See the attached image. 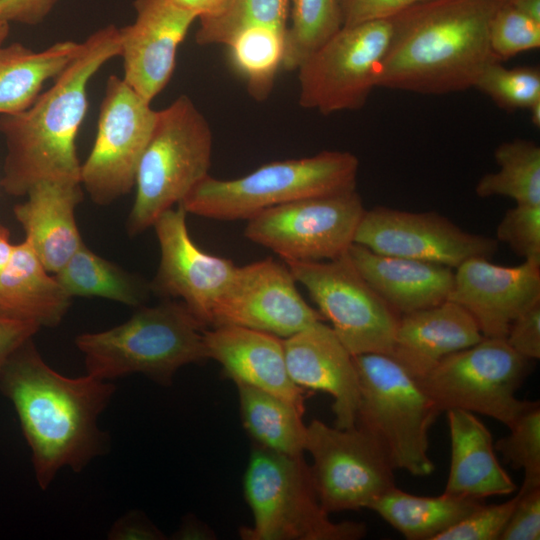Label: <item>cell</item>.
<instances>
[{
    "instance_id": "1",
    "label": "cell",
    "mask_w": 540,
    "mask_h": 540,
    "mask_svg": "<svg viewBox=\"0 0 540 540\" xmlns=\"http://www.w3.org/2000/svg\"><path fill=\"white\" fill-rule=\"evenodd\" d=\"M116 387L89 374L66 377L41 357L32 338L0 370V393L14 407L31 450L36 481L46 490L57 472H81L108 448L98 418Z\"/></svg>"
},
{
    "instance_id": "2",
    "label": "cell",
    "mask_w": 540,
    "mask_h": 540,
    "mask_svg": "<svg viewBox=\"0 0 540 540\" xmlns=\"http://www.w3.org/2000/svg\"><path fill=\"white\" fill-rule=\"evenodd\" d=\"M506 1L422 0L394 15L377 87L427 95L474 87L497 60L489 29Z\"/></svg>"
},
{
    "instance_id": "3",
    "label": "cell",
    "mask_w": 540,
    "mask_h": 540,
    "mask_svg": "<svg viewBox=\"0 0 540 540\" xmlns=\"http://www.w3.org/2000/svg\"><path fill=\"white\" fill-rule=\"evenodd\" d=\"M120 50V28L96 30L27 109L0 115L7 148L0 186L7 194L26 196L42 181L81 183L76 137L88 107V84Z\"/></svg>"
},
{
    "instance_id": "4",
    "label": "cell",
    "mask_w": 540,
    "mask_h": 540,
    "mask_svg": "<svg viewBox=\"0 0 540 540\" xmlns=\"http://www.w3.org/2000/svg\"><path fill=\"white\" fill-rule=\"evenodd\" d=\"M205 328L182 301L164 299L113 328L78 335L75 344L86 374L108 381L141 373L168 386L181 367L208 359Z\"/></svg>"
},
{
    "instance_id": "5",
    "label": "cell",
    "mask_w": 540,
    "mask_h": 540,
    "mask_svg": "<svg viewBox=\"0 0 540 540\" xmlns=\"http://www.w3.org/2000/svg\"><path fill=\"white\" fill-rule=\"evenodd\" d=\"M358 158L347 151L264 164L236 179L210 175L180 203L187 213L222 220H248L292 201L356 189Z\"/></svg>"
},
{
    "instance_id": "6",
    "label": "cell",
    "mask_w": 540,
    "mask_h": 540,
    "mask_svg": "<svg viewBox=\"0 0 540 540\" xmlns=\"http://www.w3.org/2000/svg\"><path fill=\"white\" fill-rule=\"evenodd\" d=\"M212 146L210 125L188 96L156 112L136 172V195L127 220L131 237L152 227L209 175Z\"/></svg>"
},
{
    "instance_id": "7",
    "label": "cell",
    "mask_w": 540,
    "mask_h": 540,
    "mask_svg": "<svg viewBox=\"0 0 540 540\" xmlns=\"http://www.w3.org/2000/svg\"><path fill=\"white\" fill-rule=\"evenodd\" d=\"M253 525L244 540H356L364 523L333 522L320 505L303 455L291 456L254 444L244 476Z\"/></svg>"
},
{
    "instance_id": "8",
    "label": "cell",
    "mask_w": 540,
    "mask_h": 540,
    "mask_svg": "<svg viewBox=\"0 0 540 540\" xmlns=\"http://www.w3.org/2000/svg\"><path fill=\"white\" fill-rule=\"evenodd\" d=\"M359 403L356 424L382 446L394 469L414 476L430 475L428 431L441 413L418 378L393 356L354 355Z\"/></svg>"
},
{
    "instance_id": "9",
    "label": "cell",
    "mask_w": 540,
    "mask_h": 540,
    "mask_svg": "<svg viewBox=\"0 0 540 540\" xmlns=\"http://www.w3.org/2000/svg\"><path fill=\"white\" fill-rule=\"evenodd\" d=\"M528 361L504 338L484 337L443 358L419 381L440 412L461 409L488 416L509 428L537 402L516 397L527 375Z\"/></svg>"
},
{
    "instance_id": "10",
    "label": "cell",
    "mask_w": 540,
    "mask_h": 540,
    "mask_svg": "<svg viewBox=\"0 0 540 540\" xmlns=\"http://www.w3.org/2000/svg\"><path fill=\"white\" fill-rule=\"evenodd\" d=\"M390 37L389 19L342 26L297 68L299 104L323 115L362 108L377 87Z\"/></svg>"
},
{
    "instance_id": "11",
    "label": "cell",
    "mask_w": 540,
    "mask_h": 540,
    "mask_svg": "<svg viewBox=\"0 0 540 540\" xmlns=\"http://www.w3.org/2000/svg\"><path fill=\"white\" fill-rule=\"evenodd\" d=\"M284 262L353 356L391 355L400 316L359 274L347 252L332 260Z\"/></svg>"
},
{
    "instance_id": "12",
    "label": "cell",
    "mask_w": 540,
    "mask_h": 540,
    "mask_svg": "<svg viewBox=\"0 0 540 540\" xmlns=\"http://www.w3.org/2000/svg\"><path fill=\"white\" fill-rule=\"evenodd\" d=\"M305 451L312 456V482L327 514L369 508L396 486L395 469L382 446L357 424L340 429L312 420Z\"/></svg>"
},
{
    "instance_id": "13",
    "label": "cell",
    "mask_w": 540,
    "mask_h": 540,
    "mask_svg": "<svg viewBox=\"0 0 540 540\" xmlns=\"http://www.w3.org/2000/svg\"><path fill=\"white\" fill-rule=\"evenodd\" d=\"M365 210L356 189L304 198L251 217L244 235L284 261L332 260L354 243Z\"/></svg>"
},
{
    "instance_id": "14",
    "label": "cell",
    "mask_w": 540,
    "mask_h": 540,
    "mask_svg": "<svg viewBox=\"0 0 540 540\" xmlns=\"http://www.w3.org/2000/svg\"><path fill=\"white\" fill-rule=\"evenodd\" d=\"M156 112L123 78H108L95 141L81 164V185L95 204L110 205L135 186Z\"/></svg>"
},
{
    "instance_id": "15",
    "label": "cell",
    "mask_w": 540,
    "mask_h": 540,
    "mask_svg": "<svg viewBox=\"0 0 540 540\" xmlns=\"http://www.w3.org/2000/svg\"><path fill=\"white\" fill-rule=\"evenodd\" d=\"M354 243L390 256L416 259L456 269L473 257L490 259L495 238L467 232L436 212H410L385 206L365 210Z\"/></svg>"
},
{
    "instance_id": "16",
    "label": "cell",
    "mask_w": 540,
    "mask_h": 540,
    "mask_svg": "<svg viewBox=\"0 0 540 540\" xmlns=\"http://www.w3.org/2000/svg\"><path fill=\"white\" fill-rule=\"evenodd\" d=\"M323 320L301 296L286 263L268 257L236 267L210 327L235 325L286 339Z\"/></svg>"
},
{
    "instance_id": "17",
    "label": "cell",
    "mask_w": 540,
    "mask_h": 540,
    "mask_svg": "<svg viewBox=\"0 0 540 540\" xmlns=\"http://www.w3.org/2000/svg\"><path fill=\"white\" fill-rule=\"evenodd\" d=\"M187 214L179 204L163 212L152 226L160 262L150 289L163 299H180L205 327H210L213 309L237 266L229 259L204 252L193 242Z\"/></svg>"
},
{
    "instance_id": "18",
    "label": "cell",
    "mask_w": 540,
    "mask_h": 540,
    "mask_svg": "<svg viewBox=\"0 0 540 540\" xmlns=\"http://www.w3.org/2000/svg\"><path fill=\"white\" fill-rule=\"evenodd\" d=\"M448 300L471 314L484 337L505 339L511 323L540 301V262L508 267L470 258L454 271Z\"/></svg>"
},
{
    "instance_id": "19",
    "label": "cell",
    "mask_w": 540,
    "mask_h": 540,
    "mask_svg": "<svg viewBox=\"0 0 540 540\" xmlns=\"http://www.w3.org/2000/svg\"><path fill=\"white\" fill-rule=\"evenodd\" d=\"M135 21L120 28L123 80L150 102L172 77L176 54L198 18L170 0H135Z\"/></svg>"
},
{
    "instance_id": "20",
    "label": "cell",
    "mask_w": 540,
    "mask_h": 540,
    "mask_svg": "<svg viewBox=\"0 0 540 540\" xmlns=\"http://www.w3.org/2000/svg\"><path fill=\"white\" fill-rule=\"evenodd\" d=\"M283 346L291 380L301 388L331 395L335 427L355 426L359 403L358 374L353 355L332 328L318 321L283 339Z\"/></svg>"
},
{
    "instance_id": "21",
    "label": "cell",
    "mask_w": 540,
    "mask_h": 540,
    "mask_svg": "<svg viewBox=\"0 0 540 540\" xmlns=\"http://www.w3.org/2000/svg\"><path fill=\"white\" fill-rule=\"evenodd\" d=\"M203 337L208 359L216 360L235 384L271 393L304 414V391L288 374L283 339L235 325L205 329Z\"/></svg>"
},
{
    "instance_id": "22",
    "label": "cell",
    "mask_w": 540,
    "mask_h": 540,
    "mask_svg": "<svg viewBox=\"0 0 540 540\" xmlns=\"http://www.w3.org/2000/svg\"><path fill=\"white\" fill-rule=\"evenodd\" d=\"M26 196L15 205V218L44 268L56 274L84 243L75 219L81 183L42 181Z\"/></svg>"
},
{
    "instance_id": "23",
    "label": "cell",
    "mask_w": 540,
    "mask_h": 540,
    "mask_svg": "<svg viewBox=\"0 0 540 540\" xmlns=\"http://www.w3.org/2000/svg\"><path fill=\"white\" fill-rule=\"evenodd\" d=\"M347 256L399 316L448 300L453 288L454 271L445 265L379 254L356 243Z\"/></svg>"
},
{
    "instance_id": "24",
    "label": "cell",
    "mask_w": 540,
    "mask_h": 540,
    "mask_svg": "<svg viewBox=\"0 0 540 540\" xmlns=\"http://www.w3.org/2000/svg\"><path fill=\"white\" fill-rule=\"evenodd\" d=\"M483 338L471 314L446 300L399 317L391 356L420 379L443 358Z\"/></svg>"
},
{
    "instance_id": "25",
    "label": "cell",
    "mask_w": 540,
    "mask_h": 540,
    "mask_svg": "<svg viewBox=\"0 0 540 540\" xmlns=\"http://www.w3.org/2000/svg\"><path fill=\"white\" fill-rule=\"evenodd\" d=\"M451 461L444 493L482 500L517 488L500 465L491 432L473 413L447 410Z\"/></svg>"
},
{
    "instance_id": "26",
    "label": "cell",
    "mask_w": 540,
    "mask_h": 540,
    "mask_svg": "<svg viewBox=\"0 0 540 540\" xmlns=\"http://www.w3.org/2000/svg\"><path fill=\"white\" fill-rule=\"evenodd\" d=\"M69 296L24 239L0 272V318L57 326L71 305Z\"/></svg>"
},
{
    "instance_id": "27",
    "label": "cell",
    "mask_w": 540,
    "mask_h": 540,
    "mask_svg": "<svg viewBox=\"0 0 540 540\" xmlns=\"http://www.w3.org/2000/svg\"><path fill=\"white\" fill-rule=\"evenodd\" d=\"M81 43L57 42L41 51L21 43L0 45V115L27 109L43 84L55 78L77 55Z\"/></svg>"
},
{
    "instance_id": "28",
    "label": "cell",
    "mask_w": 540,
    "mask_h": 540,
    "mask_svg": "<svg viewBox=\"0 0 540 540\" xmlns=\"http://www.w3.org/2000/svg\"><path fill=\"white\" fill-rule=\"evenodd\" d=\"M482 504L481 500L450 495L418 496L396 486L369 507L408 540H434Z\"/></svg>"
},
{
    "instance_id": "29",
    "label": "cell",
    "mask_w": 540,
    "mask_h": 540,
    "mask_svg": "<svg viewBox=\"0 0 540 540\" xmlns=\"http://www.w3.org/2000/svg\"><path fill=\"white\" fill-rule=\"evenodd\" d=\"M243 426L256 445L291 455L305 452L307 426L301 413L283 399L236 383Z\"/></svg>"
},
{
    "instance_id": "30",
    "label": "cell",
    "mask_w": 540,
    "mask_h": 540,
    "mask_svg": "<svg viewBox=\"0 0 540 540\" xmlns=\"http://www.w3.org/2000/svg\"><path fill=\"white\" fill-rule=\"evenodd\" d=\"M54 276L71 297H101L138 308L152 293L150 282L97 255L85 243Z\"/></svg>"
},
{
    "instance_id": "31",
    "label": "cell",
    "mask_w": 540,
    "mask_h": 540,
    "mask_svg": "<svg viewBox=\"0 0 540 540\" xmlns=\"http://www.w3.org/2000/svg\"><path fill=\"white\" fill-rule=\"evenodd\" d=\"M494 158L499 170L479 179L477 196H504L516 204L540 205V147L528 139H515L500 144Z\"/></svg>"
},
{
    "instance_id": "32",
    "label": "cell",
    "mask_w": 540,
    "mask_h": 540,
    "mask_svg": "<svg viewBox=\"0 0 540 540\" xmlns=\"http://www.w3.org/2000/svg\"><path fill=\"white\" fill-rule=\"evenodd\" d=\"M287 29L268 25L247 27L226 44L235 69L244 77L249 93L264 100L282 68Z\"/></svg>"
},
{
    "instance_id": "33",
    "label": "cell",
    "mask_w": 540,
    "mask_h": 540,
    "mask_svg": "<svg viewBox=\"0 0 540 540\" xmlns=\"http://www.w3.org/2000/svg\"><path fill=\"white\" fill-rule=\"evenodd\" d=\"M341 27L339 0H292L282 68L297 70L308 55Z\"/></svg>"
},
{
    "instance_id": "34",
    "label": "cell",
    "mask_w": 540,
    "mask_h": 540,
    "mask_svg": "<svg viewBox=\"0 0 540 540\" xmlns=\"http://www.w3.org/2000/svg\"><path fill=\"white\" fill-rule=\"evenodd\" d=\"M289 0H228L217 14L199 18V45L223 44L239 31L256 25L287 29Z\"/></svg>"
},
{
    "instance_id": "35",
    "label": "cell",
    "mask_w": 540,
    "mask_h": 540,
    "mask_svg": "<svg viewBox=\"0 0 540 540\" xmlns=\"http://www.w3.org/2000/svg\"><path fill=\"white\" fill-rule=\"evenodd\" d=\"M474 87L501 109H529L540 101V70L532 66L506 68L495 60L484 68Z\"/></svg>"
},
{
    "instance_id": "36",
    "label": "cell",
    "mask_w": 540,
    "mask_h": 540,
    "mask_svg": "<svg viewBox=\"0 0 540 540\" xmlns=\"http://www.w3.org/2000/svg\"><path fill=\"white\" fill-rule=\"evenodd\" d=\"M510 433L494 445L506 463L524 471L519 493L540 488V405L537 401L509 427Z\"/></svg>"
},
{
    "instance_id": "37",
    "label": "cell",
    "mask_w": 540,
    "mask_h": 540,
    "mask_svg": "<svg viewBox=\"0 0 540 540\" xmlns=\"http://www.w3.org/2000/svg\"><path fill=\"white\" fill-rule=\"evenodd\" d=\"M489 44L494 57L500 62L539 48L540 23L516 10L507 0L491 20Z\"/></svg>"
},
{
    "instance_id": "38",
    "label": "cell",
    "mask_w": 540,
    "mask_h": 540,
    "mask_svg": "<svg viewBox=\"0 0 540 540\" xmlns=\"http://www.w3.org/2000/svg\"><path fill=\"white\" fill-rule=\"evenodd\" d=\"M496 239L524 260L540 262V205L516 204L501 219Z\"/></svg>"
},
{
    "instance_id": "39",
    "label": "cell",
    "mask_w": 540,
    "mask_h": 540,
    "mask_svg": "<svg viewBox=\"0 0 540 540\" xmlns=\"http://www.w3.org/2000/svg\"><path fill=\"white\" fill-rule=\"evenodd\" d=\"M518 495L500 504L483 503L468 516L437 535L434 540H499Z\"/></svg>"
},
{
    "instance_id": "40",
    "label": "cell",
    "mask_w": 540,
    "mask_h": 540,
    "mask_svg": "<svg viewBox=\"0 0 540 540\" xmlns=\"http://www.w3.org/2000/svg\"><path fill=\"white\" fill-rule=\"evenodd\" d=\"M517 495V503L499 540H539L540 488Z\"/></svg>"
},
{
    "instance_id": "41",
    "label": "cell",
    "mask_w": 540,
    "mask_h": 540,
    "mask_svg": "<svg viewBox=\"0 0 540 540\" xmlns=\"http://www.w3.org/2000/svg\"><path fill=\"white\" fill-rule=\"evenodd\" d=\"M505 340L522 357L540 358V301L511 323Z\"/></svg>"
},
{
    "instance_id": "42",
    "label": "cell",
    "mask_w": 540,
    "mask_h": 540,
    "mask_svg": "<svg viewBox=\"0 0 540 540\" xmlns=\"http://www.w3.org/2000/svg\"><path fill=\"white\" fill-rule=\"evenodd\" d=\"M422 0H339L342 26L390 19Z\"/></svg>"
},
{
    "instance_id": "43",
    "label": "cell",
    "mask_w": 540,
    "mask_h": 540,
    "mask_svg": "<svg viewBox=\"0 0 540 540\" xmlns=\"http://www.w3.org/2000/svg\"><path fill=\"white\" fill-rule=\"evenodd\" d=\"M58 0H0V19L35 25L42 22Z\"/></svg>"
},
{
    "instance_id": "44",
    "label": "cell",
    "mask_w": 540,
    "mask_h": 540,
    "mask_svg": "<svg viewBox=\"0 0 540 540\" xmlns=\"http://www.w3.org/2000/svg\"><path fill=\"white\" fill-rule=\"evenodd\" d=\"M116 540H162L165 535L141 512L132 511L118 519L108 533Z\"/></svg>"
},
{
    "instance_id": "45",
    "label": "cell",
    "mask_w": 540,
    "mask_h": 540,
    "mask_svg": "<svg viewBox=\"0 0 540 540\" xmlns=\"http://www.w3.org/2000/svg\"><path fill=\"white\" fill-rule=\"evenodd\" d=\"M39 329L38 325L31 322L0 318V370L9 357L33 338Z\"/></svg>"
},
{
    "instance_id": "46",
    "label": "cell",
    "mask_w": 540,
    "mask_h": 540,
    "mask_svg": "<svg viewBox=\"0 0 540 540\" xmlns=\"http://www.w3.org/2000/svg\"><path fill=\"white\" fill-rule=\"evenodd\" d=\"M174 539L180 540H213L216 539L215 532L194 515L188 514L173 535Z\"/></svg>"
},
{
    "instance_id": "47",
    "label": "cell",
    "mask_w": 540,
    "mask_h": 540,
    "mask_svg": "<svg viewBox=\"0 0 540 540\" xmlns=\"http://www.w3.org/2000/svg\"><path fill=\"white\" fill-rule=\"evenodd\" d=\"M178 7L195 14L198 18L209 17L220 12L228 0H170Z\"/></svg>"
},
{
    "instance_id": "48",
    "label": "cell",
    "mask_w": 540,
    "mask_h": 540,
    "mask_svg": "<svg viewBox=\"0 0 540 540\" xmlns=\"http://www.w3.org/2000/svg\"><path fill=\"white\" fill-rule=\"evenodd\" d=\"M15 245L10 242L9 229L0 223V272L8 264Z\"/></svg>"
},
{
    "instance_id": "49",
    "label": "cell",
    "mask_w": 540,
    "mask_h": 540,
    "mask_svg": "<svg viewBox=\"0 0 540 540\" xmlns=\"http://www.w3.org/2000/svg\"><path fill=\"white\" fill-rule=\"evenodd\" d=\"M516 10L540 23V0H508Z\"/></svg>"
},
{
    "instance_id": "50",
    "label": "cell",
    "mask_w": 540,
    "mask_h": 540,
    "mask_svg": "<svg viewBox=\"0 0 540 540\" xmlns=\"http://www.w3.org/2000/svg\"><path fill=\"white\" fill-rule=\"evenodd\" d=\"M531 122L535 127L540 126V101L533 104L529 109Z\"/></svg>"
},
{
    "instance_id": "51",
    "label": "cell",
    "mask_w": 540,
    "mask_h": 540,
    "mask_svg": "<svg viewBox=\"0 0 540 540\" xmlns=\"http://www.w3.org/2000/svg\"><path fill=\"white\" fill-rule=\"evenodd\" d=\"M9 34V22L0 19V45L5 41Z\"/></svg>"
}]
</instances>
